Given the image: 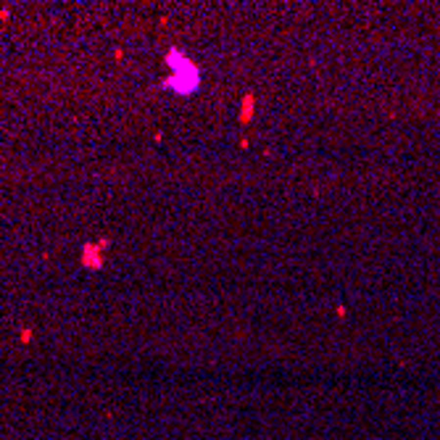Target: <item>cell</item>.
I'll list each match as a JSON object with an SVG mask.
<instances>
[{
    "label": "cell",
    "mask_w": 440,
    "mask_h": 440,
    "mask_svg": "<svg viewBox=\"0 0 440 440\" xmlns=\"http://www.w3.org/2000/svg\"><path fill=\"white\" fill-rule=\"evenodd\" d=\"M164 61H166V69H169V76L164 79L166 90H171L174 95L187 98L200 87V69L187 53H182L179 48H171Z\"/></svg>",
    "instance_id": "cell-1"
},
{
    "label": "cell",
    "mask_w": 440,
    "mask_h": 440,
    "mask_svg": "<svg viewBox=\"0 0 440 440\" xmlns=\"http://www.w3.org/2000/svg\"><path fill=\"white\" fill-rule=\"evenodd\" d=\"M108 243H100V245H93V243H87L85 248H82V264H85V267H90V269H98L100 267V256H98V250H103L106 248Z\"/></svg>",
    "instance_id": "cell-2"
},
{
    "label": "cell",
    "mask_w": 440,
    "mask_h": 440,
    "mask_svg": "<svg viewBox=\"0 0 440 440\" xmlns=\"http://www.w3.org/2000/svg\"><path fill=\"white\" fill-rule=\"evenodd\" d=\"M253 108H256V95H253V93H245V95H243L240 122H250V116H253Z\"/></svg>",
    "instance_id": "cell-3"
}]
</instances>
